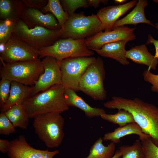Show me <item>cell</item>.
I'll return each instance as SVG.
<instances>
[{"mask_svg":"<svg viewBox=\"0 0 158 158\" xmlns=\"http://www.w3.org/2000/svg\"><path fill=\"white\" fill-rule=\"evenodd\" d=\"M104 106L108 109H124L131 113L142 132L149 135L158 147L157 107L137 98L130 99L116 96L104 103Z\"/></svg>","mask_w":158,"mask_h":158,"instance_id":"obj_1","label":"cell"},{"mask_svg":"<svg viewBox=\"0 0 158 158\" xmlns=\"http://www.w3.org/2000/svg\"><path fill=\"white\" fill-rule=\"evenodd\" d=\"M65 87L62 84L54 85L47 90L32 96L22 104L29 118L50 113L61 114L69 107L64 99Z\"/></svg>","mask_w":158,"mask_h":158,"instance_id":"obj_2","label":"cell"},{"mask_svg":"<svg viewBox=\"0 0 158 158\" xmlns=\"http://www.w3.org/2000/svg\"><path fill=\"white\" fill-rule=\"evenodd\" d=\"M60 114L47 113L34 118L33 126L35 132L48 148L59 147L64 138L65 121Z\"/></svg>","mask_w":158,"mask_h":158,"instance_id":"obj_3","label":"cell"},{"mask_svg":"<svg viewBox=\"0 0 158 158\" xmlns=\"http://www.w3.org/2000/svg\"><path fill=\"white\" fill-rule=\"evenodd\" d=\"M0 60L2 64L0 69L1 79H7L27 86H34L44 70L40 59L11 63Z\"/></svg>","mask_w":158,"mask_h":158,"instance_id":"obj_4","label":"cell"},{"mask_svg":"<svg viewBox=\"0 0 158 158\" xmlns=\"http://www.w3.org/2000/svg\"><path fill=\"white\" fill-rule=\"evenodd\" d=\"M104 30L97 15L86 16L82 13L69 15L61 29L60 39H85Z\"/></svg>","mask_w":158,"mask_h":158,"instance_id":"obj_5","label":"cell"},{"mask_svg":"<svg viewBox=\"0 0 158 158\" xmlns=\"http://www.w3.org/2000/svg\"><path fill=\"white\" fill-rule=\"evenodd\" d=\"M61 29L50 30L40 26L30 28L20 19L17 21L12 35L39 50L60 39Z\"/></svg>","mask_w":158,"mask_h":158,"instance_id":"obj_6","label":"cell"},{"mask_svg":"<svg viewBox=\"0 0 158 158\" xmlns=\"http://www.w3.org/2000/svg\"><path fill=\"white\" fill-rule=\"evenodd\" d=\"M39 58L49 56L59 61L70 57H90L93 51L86 46L85 39H60L52 45L39 50Z\"/></svg>","mask_w":158,"mask_h":158,"instance_id":"obj_7","label":"cell"},{"mask_svg":"<svg viewBox=\"0 0 158 158\" xmlns=\"http://www.w3.org/2000/svg\"><path fill=\"white\" fill-rule=\"evenodd\" d=\"M105 71L101 58H96L87 68L82 75L79 90L96 100H103L106 98L103 82Z\"/></svg>","mask_w":158,"mask_h":158,"instance_id":"obj_8","label":"cell"},{"mask_svg":"<svg viewBox=\"0 0 158 158\" xmlns=\"http://www.w3.org/2000/svg\"><path fill=\"white\" fill-rule=\"evenodd\" d=\"M94 57H70L59 61L62 84L65 88L79 90L80 79L88 67L96 60Z\"/></svg>","mask_w":158,"mask_h":158,"instance_id":"obj_9","label":"cell"},{"mask_svg":"<svg viewBox=\"0 0 158 158\" xmlns=\"http://www.w3.org/2000/svg\"><path fill=\"white\" fill-rule=\"evenodd\" d=\"M0 59L6 63L35 61L40 59L39 50L12 35L0 53Z\"/></svg>","mask_w":158,"mask_h":158,"instance_id":"obj_10","label":"cell"},{"mask_svg":"<svg viewBox=\"0 0 158 158\" xmlns=\"http://www.w3.org/2000/svg\"><path fill=\"white\" fill-rule=\"evenodd\" d=\"M135 29L123 26L110 31H102L85 39L86 44L89 49L95 51L108 43L122 40H133L136 39L134 33Z\"/></svg>","mask_w":158,"mask_h":158,"instance_id":"obj_11","label":"cell"},{"mask_svg":"<svg viewBox=\"0 0 158 158\" xmlns=\"http://www.w3.org/2000/svg\"><path fill=\"white\" fill-rule=\"evenodd\" d=\"M42 61L44 71L32 86V96L54 85L62 84L59 61L53 57L47 56L43 58Z\"/></svg>","mask_w":158,"mask_h":158,"instance_id":"obj_12","label":"cell"},{"mask_svg":"<svg viewBox=\"0 0 158 158\" xmlns=\"http://www.w3.org/2000/svg\"><path fill=\"white\" fill-rule=\"evenodd\" d=\"M59 152L58 150L50 151L35 149L27 142L24 135H20L10 141L7 154L10 158H53Z\"/></svg>","mask_w":158,"mask_h":158,"instance_id":"obj_13","label":"cell"},{"mask_svg":"<svg viewBox=\"0 0 158 158\" xmlns=\"http://www.w3.org/2000/svg\"><path fill=\"white\" fill-rule=\"evenodd\" d=\"M21 19L30 28L40 26L50 30L61 28L52 13L44 14L37 9L24 8Z\"/></svg>","mask_w":158,"mask_h":158,"instance_id":"obj_14","label":"cell"},{"mask_svg":"<svg viewBox=\"0 0 158 158\" xmlns=\"http://www.w3.org/2000/svg\"><path fill=\"white\" fill-rule=\"evenodd\" d=\"M137 3V0H133L126 4L109 6L100 9L97 15L103 27L104 31L111 30L118 19Z\"/></svg>","mask_w":158,"mask_h":158,"instance_id":"obj_15","label":"cell"},{"mask_svg":"<svg viewBox=\"0 0 158 158\" xmlns=\"http://www.w3.org/2000/svg\"><path fill=\"white\" fill-rule=\"evenodd\" d=\"M75 92L70 89H65L64 99L69 107L73 106L78 108L84 112L86 116L90 118L100 117L102 114L106 113L103 109L90 106Z\"/></svg>","mask_w":158,"mask_h":158,"instance_id":"obj_16","label":"cell"},{"mask_svg":"<svg viewBox=\"0 0 158 158\" xmlns=\"http://www.w3.org/2000/svg\"><path fill=\"white\" fill-rule=\"evenodd\" d=\"M32 86L26 85L15 81H12L8 97L1 112H5L13 106L22 104L24 101L32 96Z\"/></svg>","mask_w":158,"mask_h":158,"instance_id":"obj_17","label":"cell"},{"mask_svg":"<svg viewBox=\"0 0 158 158\" xmlns=\"http://www.w3.org/2000/svg\"><path fill=\"white\" fill-rule=\"evenodd\" d=\"M128 42L122 40L108 43L95 51L100 56L113 59L122 65H128L130 63L126 57L125 48Z\"/></svg>","mask_w":158,"mask_h":158,"instance_id":"obj_18","label":"cell"},{"mask_svg":"<svg viewBox=\"0 0 158 158\" xmlns=\"http://www.w3.org/2000/svg\"><path fill=\"white\" fill-rule=\"evenodd\" d=\"M126 57L136 63L147 66L149 70H156L158 64V59L149 52L145 44L135 46L127 50Z\"/></svg>","mask_w":158,"mask_h":158,"instance_id":"obj_19","label":"cell"},{"mask_svg":"<svg viewBox=\"0 0 158 158\" xmlns=\"http://www.w3.org/2000/svg\"><path fill=\"white\" fill-rule=\"evenodd\" d=\"M148 5L146 0H139L134 8L123 18L118 20L114 24L112 30L126 25H136L143 23L154 26L145 16V9Z\"/></svg>","mask_w":158,"mask_h":158,"instance_id":"obj_20","label":"cell"},{"mask_svg":"<svg viewBox=\"0 0 158 158\" xmlns=\"http://www.w3.org/2000/svg\"><path fill=\"white\" fill-rule=\"evenodd\" d=\"M130 134L138 135L140 140L150 137L149 135L144 133L140 126L134 122L116 128L113 131L105 133L103 139L105 141H111L115 144L119 142L121 138Z\"/></svg>","mask_w":158,"mask_h":158,"instance_id":"obj_21","label":"cell"},{"mask_svg":"<svg viewBox=\"0 0 158 158\" xmlns=\"http://www.w3.org/2000/svg\"><path fill=\"white\" fill-rule=\"evenodd\" d=\"M24 8L21 0H0V20H18Z\"/></svg>","mask_w":158,"mask_h":158,"instance_id":"obj_22","label":"cell"},{"mask_svg":"<svg viewBox=\"0 0 158 158\" xmlns=\"http://www.w3.org/2000/svg\"><path fill=\"white\" fill-rule=\"evenodd\" d=\"M4 113L15 127L27 128L30 118L22 104L15 105Z\"/></svg>","mask_w":158,"mask_h":158,"instance_id":"obj_23","label":"cell"},{"mask_svg":"<svg viewBox=\"0 0 158 158\" xmlns=\"http://www.w3.org/2000/svg\"><path fill=\"white\" fill-rule=\"evenodd\" d=\"M103 139L99 138L90 149L88 155L86 158H112L115 153V144L111 142L107 146L103 143Z\"/></svg>","mask_w":158,"mask_h":158,"instance_id":"obj_24","label":"cell"},{"mask_svg":"<svg viewBox=\"0 0 158 158\" xmlns=\"http://www.w3.org/2000/svg\"><path fill=\"white\" fill-rule=\"evenodd\" d=\"M43 13H52L57 19L59 25L63 28L69 15L64 10L59 0H49L47 5L41 10Z\"/></svg>","mask_w":158,"mask_h":158,"instance_id":"obj_25","label":"cell"},{"mask_svg":"<svg viewBox=\"0 0 158 158\" xmlns=\"http://www.w3.org/2000/svg\"><path fill=\"white\" fill-rule=\"evenodd\" d=\"M100 117L102 119L118 124L120 127L135 122L132 114L124 109L118 110V112L114 114H102Z\"/></svg>","mask_w":158,"mask_h":158,"instance_id":"obj_26","label":"cell"},{"mask_svg":"<svg viewBox=\"0 0 158 158\" xmlns=\"http://www.w3.org/2000/svg\"><path fill=\"white\" fill-rule=\"evenodd\" d=\"M119 150L122 153V158H141L142 147L141 141L136 140L131 146H120Z\"/></svg>","mask_w":158,"mask_h":158,"instance_id":"obj_27","label":"cell"},{"mask_svg":"<svg viewBox=\"0 0 158 158\" xmlns=\"http://www.w3.org/2000/svg\"><path fill=\"white\" fill-rule=\"evenodd\" d=\"M18 21L8 19L0 20V44H6L12 35Z\"/></svg>","mask_w":158,"mask_h":158,"instance_id":"obj_28","label":"cell"},{"mask_svg":"<svg viewBox=\"0 0 158 158\" xmlns=\"http://www.w3.org/2000/svg\"><path fill=\"white\" fill-rule=\"evenodd\" d=\"M140 141L142 147L141 158H158V147L153 143L150 137Z\"/></svg>","mask_w":158,"mask_h":158,"instance_id":"obj_29","label":"cell"},{"mask_svg":"<svg viewBox=\"0 0 158 158\" xmlns=\"http://www.w3.org/2000/svg\"><path fill=\"white\" fill-rule=\"evenodd\" d=\"M61 4L64 10L70 15L80 8H87L89 5L87 0H61Z\"/></svg>","mask_w":158,"mask_h":158,"instance_id":"obj_30","label":"cell"},{"mask_svg":"<svg viewBox=\"0 0 158 158\" xmlns=\"http://www.w3.org/2000/svg\"><path fill=\"white\" fill-rule=\"evenodd\" d=\"M15 128L5 113L1 112L0 114V134L7 135L13 133L16 130Z\"/></svg>","mask_w":158,"mask_h":158,"instance_id":"obj_31","label":"cell"},{"mask_svg":"<svg viewBox=\"0 0 158 158\" xmlns=\"http://www.w3.org/2000/svg\"><path fill=\"white\" fill-rule=\"evenodd\" d=\"M12 81L1 78L0 81V107L2 108L6 102L9 95Z\"/></svg>","mask_w":158,"mask_h":158,"instance_id":"obj_32","label":"cell"},{"mask_svg":"<svg viewBox=\"0 0 158 158\" xmlns=\"http://www.w3.org/2000/svg\"><path fill=\"white\" fill-rule=\"evenodd\" d=\"M144 80L151 84L152 90L158 93V75L152 73L150 70L148 69L145 70L143 73Z\"/></svg>","mask_w":158,"mask_h":158,"instance_id":"obj_33","label":"cell"},{"mask_svg":"<svg viewBox=\"0 0 158 158\" xmlns=\"http://www.w3.org/2000/svg\"><path fill=\"white\" fill-rule=\"evenodd\" d=\"M24 8L41 10L47 4V0H22Z\"/></svg>","mask_w":158,"mask_h":158,"instance_id":"obj_34","label":"cell"},{"mask_svg":"<svg viewBox=\"0 0 158 158\" xmlns=\"http://www.w3.org/2000/svg\"><path fill=\"white\" fill-rule=\"evenodd\" d=\"M154 27L158 30V23H156L154 25ZM146 44H153L154 45L155 49V54L154 56L158 59V40L155 39L151 34H149L148 35V39Z\"/></svg>","mask_w":158,"mask_h":158,"instance_id":"obj_35","label":"cell"},{"mask_svg":"<svg viewBox=\"0 0 158 158\" xmlns=\"http://www.w3.org/2000/svg\"><path fill=\"white\" fill-rule=\"evenodd\" d=\"M10 142L6 139H0V151L1 152L7 153L9 148Z\"/></svg>","mask_w":158,"mask_h":158,"instance_id":"obj_36","label":"cell"},{"mask_svg":"<svg viewBox=\"0 0 158 158\" xmlns=\"http://www.w3.org/2000/svg\"><path fill=\"white\" fill-rule=\"evenodd\" d=\"M89 6H92L95 8L98 7L101 3L106 4L108 2L107 0H87Z\"/></svg>","mask_w":158,"mask_h":158,"instance_id":"obj_37","label":"cell"},{"mask_svg":"<svg viewBox=\"0 0 158 158\" xmlns=\"http://www.w3.org/2000/svg\"><path fill=\"white\" fill-rule=\"evenodd\" d=\"M122 153L120 150H117L115 152L112 158H120L122 157Z\"/></svg>","mask_w":158,"mask_h":158,"instance_id":"obj_38","label":"cell"},{"mask_svg":"<svg viewBox=\"0 0 158 158\" xmlns=\"http://www.w3.org/2000/svg\"><path fill=\"white\" fill-rule=\"evenodd\" d=\"M126 0H115L114 1L116 3L118 4H123L126 1Z\"/></svg>","mask_w":158,"mask_h":158,"instance_id":"obj_39","label":"cell"},{"mask_svg":"<svg viewBox=\"0 0 158 158\" xmlns=\"http://www.w3.org/2000/svg\"><path fill=\"white\" fill-rule=\"evenodd\" d=\"M153 1L154 2H155L158 3V0H153Z\"/></svg>","mask_w":158,"mask_h":158,"instance_id":"obj_40","label":"cell"}]
</instances>
